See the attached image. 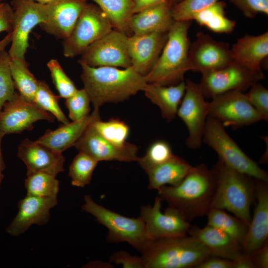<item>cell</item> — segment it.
<instances>
[{
  "label": "cell",
  "mask_w": 268,
  "mask_h": 268,
  "mask_svg": "<svg viewBox=\"0 0 268 268\" xmlns=\"http://www.w3.org/2000/svg\"><path fill=\"white\" fill-rule=\"evenodd\" d=\"M84 89L94 108L105 103L123 102L140 91L147 84L144 76L132 67L123 69L112 67H92L79 63Z\"/></svg>",
  "instance_id": "cell-2"
},
{
  "label": "cell",
  "mask_w": 268,
  "mask_h": 268,
  "mask_svg": "<svg viewBox=\"0 0 268 268\" xmlns=\"http://www.w3.org/2000/svg\"><path fill=\"white\" fill-rule=\"evenodd\" d=\"M39 120L53 123L55 117L34 102L29 101L16 93L6 102L0 112V129L5 135L31 131L33 124Z\"/></svg>",
  "instance_id": "cell-16"
},
{
  "label": "cell",
  "mask_w": 268,
  "mask_h": 268,
  "mask_svg": "<svg viewBox=\"0 0 268 268\" xmlns=\"http://www.w3.org/2000/svg\"><path fill=\"white\" fill-rule=\"evenodd\" d=\"M162 201V199L157 196L152 205L140 206L139 216L144 223L149 241L187 235L191 226L177 210L171 207L168 206L162 213L161 211Z\"/></svg>",
  "instance_id": "cell-15"
},
{
  "label": "cell",
  "mask_w": 268,
  "mask_h": 268,
  "mask_svg": "<svg viewBox=\"0 0 268 268\" xmlns=\"http://www.w3.org/2000/svg\"><path fill=\"white\" fill-rule=\"evenodd\" d=\"M233 261L234 268H254L250 256L244 252L239 259Z\"/></svg>",
  "instance_id": "cell-49"
},
{
  "label": "cell",
  "mask_w": 268,
  "mask_h": 268,
  "mask_svg": "<svg viewBox=\"0 0 268 268\" xmlns=\"http://www.w3.org/2000/svg\"><path fill=\"white\" fill-rule=\"evenodd\" d=\"M60 98V96L53 93L46 82L39 80L33 102L41 109L53 115L63 125H66L69 122L59 106Z\"/></svg>",
  "instance_id": "cell-35"
},
{
  "label": "cell",
  "mask_w": 268,
  "mask_h": 268,
  "mask_svg": "<svg viewBox=\"0 0 268 268\" xmlns=\"http://www.w3.org/2000/svg\"><path fill=\"white\" fill-rule=\"evenodd\" d=\"M196 268H234V264L232 260L211 256Z\"/></svg>",
  "instance_id": "cell-46"
},
{
  "label": "cell",
  "mask_w": 268,
  "mask_h": 268,
  "mask_svg": "<svg viewBox=\"0 0 268 268\" xmlns=\"http://www.w3.org/2000/svg\"><path fill=\"white\" fill-rule=\"evenodd\" d=\"M171 8L168 2L134 14L130 22L131 33L138 35L168 32L175 22Z\"/></svg>",
  "instance_id": "cell-26"
},
{
  "label": "cell",
  "mask_w": 268,
  "mask_h": 268,
  "mask_svg": "<svg viewBox=\"0 0 268 268\" xmlns=\"http://www.w3.org/2000/svg\"><path fill=\"white\" fill-rule=\"evenodd\" d=\"M110 262L121 265L124 268H144L141 257L133 256L124 250L117 251L111 255Z\"/></svg>",
  "instance_id": "cell-44"
},
{
  "label": "cell",
  "mask_w": 268,
  "mask_h": 268,
  "mask_svg": "<svg viewBox=\"0 0 268 268\" xmlns=\"http://www.w3.org/2000/svg\"><path fill=\"white\" fill-rule=\"evenodd\" d=\"M4 135V133L0 129V172H2L5 168L1 149V140Z\"/></svg>",
  "instance_id": "cell-51"
},
{
  "label": "cell",
  "mask_w": 268,
  "mask_h": 268,
  "mask_svg": "<svg viewBox=\"0 0 268 268\" xmlns=\"http://www.w3.org/2000/svg\"><path fill=\"white\" fill-rule=\"evenodd\" d=\"M18 157L25 164L26 175L43 172L54 176L64 171L65 157L47 145L28 138L23 140L18 147Z\"/></svg>",
  "instance_id": "cell-18"
},
{
  "label": "cell",
  "mask_w": 268,
  "mask_h": 268,
  "mask_svg": "<svg viewBox=\"0 0 268 268\" xmlns=\"http://www.w3.org/2000/svg\"><path fill=\"white\" fill-rule=\"evenodd\" d=\"M217 1L218 0H182L171 7V14L175 21H192L196 13Z\"/></svg>",
  "instance_id": "cell-40"
},
{
  "label": "cell",
  "mask_w": 268,
  "mask_h": 268,
  "mask_svg": "<svg viewBox=\"0 0 268 268\" xmlns=\"http://www.w3.org/2000/svg\"><path fill=\"white\" fill-rule=\"evenodd\" d=\"M255 182L257 202L243 246L249 255L261 248L268 237V182L255 179Z\"/></svg>",
  "instance_id": "cell-22"
},
{
  "label": "cell",
  "mask_w": 268,
  "mask_h": 268,
  "mask_svg": "<svg viewBox=\"0 0 268 268\" xmlns=\"http://www.w3.org/2000/svg\"><path fill=\"white\" fill-rule=\"evenodd\" d=\"M141 254L144 268H196L212 256L201 242L187 235L151 240Z\"/></svg>",
  "instance_id": "cell-3"
},
{
  "label": "cell",
  "mask_w": 268,
  "mask_h": 268,
  "mask_svg": "<svg viewBox=\"0 0 268 268\" xmlns=\"http://www.w3.org/2000/svg\"><path fill=\"white\" fill-rule=\"evenodd\" d=\"M206 216L207 225L221 230L244 246L249 229L245 222L221 209L211 208Z\"/></svg>",
  "instance_id": "cell-31"
},
{
  "label": "cell",
  "mask_w": 268,
  "mask_h": 268,
  "mask_svg": "<svg viewBox=\"0 0 268 268\" xmlns=\"http://www.w3.org/2000/svg\"><path fill=\"white\" fill-rule=\"evenodd\" d=\"M13 10L10 4L0 2V33L12 31L13 27Z\"/></svg>",
  "instance_id": "cell-45"
},
{
  "label": "cell",
  "mask_w": 268,
  "mask_h": 268,
  "mask_svg": "<svg viewBox=\"0 0 268 268\" xmlns=\"http://www.w3.org/2000/svg\"><path fill=\"white\" fill-rule=\"evenodd\" d=\"M12 33L11 31L8 33L0 41V52L5 50V48L8 45L11 41Z\"/></svg>",
  "instance_id": "cell-50"
},
{
  "label": "cell",
  "mask_w": 268,
  "mask_h": 268,
  "mask_svg": "<svg viewBox=\"0 0 268 268\" xmlns=\"http://www.w3.org/2000/svg\"><path fill=\"white\" fill-rule=\"evenodd\" d=\"M10 68L18 94L24 99L33 102L39 80L29 70L25 59L10 57Z\"/></svg>",
  "instance_id": "cell-32"
},
{
  "label": "cell",
  "mask_w": 268,
  "mask_h": 268,
  "mask_svg": "<svg viewBox=\"0 0 268 268\" xmlns=\"http://www.w3.org/2000/svg\"><path fill=\"white\" fill-rule=\"evenodd\" d=\"M208 104V116L219 121L224 127L238 128L262 120L246 94L240 91H229L215 96Z\"/></svg>",
  "instance_id": "cell-11"
},
{
  "label": "cell",
  "mask_w": 268,
  "mask_h": 268,
  "mask_svg": "<svg viewBox=\"0 0 268 268\" xmlns=\"http://www.w3.org/2000/svg\"><path fill=\"white\" fill-rule=\"evenodd\" d=\"M254 268H268V245L267 244L253 252L250 255Z\"/></svg>",
  "instance_id": "cell-47"
},
{
  "label": "cell",
  "mask_w": 268,
  "mask_h": 268,
  "mask_svg": "<svg viewBox=\"0 0 268 268\" xmlns=\"http://www.w3.org/2000/svg\"><path fill=\"white\" fill-rule=\"evenodd\" d=\"M128 36L112 29L90 45L81 55L78 63L92 67H112L124 68L132 67L128 50Z\"/></svg>",
  "instance_id": "cell-12"
},
{
  "label": "cell",
  "mask_w": 268,
  "mask_h": 268,
  "mask_svg": "<svg viewBox=\"0 0 268 268\" xmlns=\"http://www.w3.org/2000/svg\"><path fill=\"white\" fill-rule=\"evenodd\" d=\"M58 203L57 199L27 194L17 203L18 212L6 232L13 236L23 234L33 224H45L50 218V211Z\"/></svg>",
  "instance_id": "cell-21"
},
{
  "label": "cell",
  "mask_w": 268,
  "mask_h": 268,
  "mask_svg": "<svg viewBox=\"0 0 268 268\" xmlns=\"http://www.w3.org/2000/svg\"><path fill=\"white\" fill-rule=\"evenodd\" d=\"M4 0H0V2H2V1H4Z\"/></svg>",
  "instance_id": "cell-55"
},
{
  "label": "cell",
  "mask_w": 268,
  "mask_h": 268,
  "mask_svg": "<svg viewBox=\"0 0 268 268\" xmlns=\"http://www.w3.org/2000/svg\"><path fill=\"white\" fill-rule=\"evenodd\" d=\"M233 61L253 70H261L268 55V32L258 35H245L230 48Z\"/></svg>",
  "instance_id": "cell-25"
},
{
  "label": "cell",
  "mask_w": 268,
  "mask_h": 268,
  "mask_svg": "<svg viewBox=\"0 0 268 268\" xmlns=\"http://www.w3.org/2000/svg\"><path fill=\"white\" fill-rule=\"evenodd\" d=\"M167 38L168 32L129 36L128 50L132 67L144 76L147 74L159 57Z\"/></svg>",
  "instance_id": "cell-19"
},
{
  "label": "cell",
  "mask_w": 268,
  "mask_h": 268,
  "mask_svg": "<svg viewBox=\"0 0 268 268\" xmlns=\"http://www.w3.org/2000/svg\"><path fill=\"white\" fill-rule=\"evenodd\" d=\"M82 209L94 216L108 230L109 243L126 242L140 253L149 242L144 223L140 217L123 216L97 203L90 195L84 197Z\"/></svg>",
  "instance_id": "cell-6"
},
{
  "label": "cell",
  "mask_w": 268,
  "mask_h": 268,
  "mask_svg": "<svg viewBox=\"0 0 268 268\" xmlns=\"http://www.w3.org/2000/svg\"><path fill=\"white\" fill-rule=\"evenodd\" d=\"M182 0H169V3L172 7L173 6L175 5V4L178 3L179 2H181Z\"/></svg>",
  "instance_id": "cell-53"
},
{
  "label": "cell",
  "mask_w": 268,
  "mask_h": 268,
  "mask_svg": "<svg viewBox=\"0 0 268 268\" xmlns=\"http://www.w3.org/2000/svg\"><path fill=\"white\" fill-rule=\"evenodd\" d=\"M201 74L202 93L204 97L211 99L231 91L244 92L264 77L262 70H253L234 61L222 68Z\"/></svg>",
  "instance_id": "cell-9"
},
{
  "label": "cell",
  "mask_w": 268,
  "mask_h": 268,
  "mask_svg": "<svg viewBox=\"0 0 268 268\" xmlns=\"http://www.w3.org/2000/svg\"><path fill=\"white\" fill-rule=\"evenodd\" d=\"M218 182L214 167L204 163L193 166L183 180L176 186L165 185L157 190L158 196L168 206L177 210L190 222L207 215L211 209Z\"/></svg>",
  "instance_id": "cell-1"
},
{
  "label": "cell",
  "mask_w": 268,
  "mask_h": 268,
  "mask_svg": "<svg viewBox=\"0 0 268 268\" xmlns=\"http://www.w3.org/2000/svg\"><path fill=\"white\" fill-rule=\"evenodd\" d=\"M192 20L175 21L168 32L166 43L150 71L144 76L147 83L170 86L184 80L189 71L190 43L188 31Z\"/></svg>",
  "instance_id": "cell-4"
},
{
  "label": "cell",
  "mask_w": 268,
  "mask_h": 268,
  "mask_svg": "<svg viewBox=\"0 0 268 268\" xmlns=\"http://www.w3.org/2000/svg\"><path fill=\"white\" fill-rule=\"evenodd\" d=\"M106 14L114 29L130 36V22L134 14L133 0H91Z\"/></svg>",
  "instance_id": "cell-29"
},
{
  "label": "cell",
  "mask_w": 268,
  "mask_h": 268,
  "mask_svg": "<svg viewBox=\"0 0 268 268\" xmlns=\"http://www.w3.org/2000/svg\"><path fill=\"white\" fill-rule=\"evenodd\" d=\"M87 0H55L45 4L46 19L39 25L47 33L63 40L71 33Z\"/></svg>",
  "instance_id": "cell-20"
},
{
  "label": "cell",
  "mask_w": 268,
  "mask_h": 268,
  "mask_svg": "<svg viewBox=\"0 0 268 268\" xmlns=\"http://www.w3.org/2000/svg\"><path fill=\"white\" fill-rule=\"evenodd\" d=\"M247 98L259 113L262 120L268 121V90L259 82L252 85L246 94Z\"/></svg>",
  "instance_id": "cell-42"
},
{
  "label": "cell",
  "mask_w": 268,
  "mask_h": 268,
  "mask_svg": "<svg viewBox=\"0 0 268 268\" xmlns=\"http://www.w3.org/2000/svg\"><path fill=\"white\" fill-rule=\"evenodd\" d=\"M53 82L61 98H67L73 95L77 90L73 81L64 71L59 62L51 59L47 63Z\"/></svg>",
  "instance_id": "cell-39"
},
{
  "label": "cell",
  "mask_w": 268,
  "mask_h": 268,
  "mask_svg": "<svg viewBox=\"0 0 268 268\" xmlns=\"http://www.w3.org/2000/svg\"><path fill=\"white\" fill-rule=\"evenodd\" d=\"M185 88L184 80L170 86L147 83L143 91L147 98L159 108L162 117L170 122L177 116Z\"/></svg>",
  "instance_id": "cell-27"
},
{
  "label": "cell",
  "mask_w": 268,
  "mask_h": 268,
  "mask_svg": "<svg viewBox=\"0 0 268 268\" xmlns=\"http://www.w3.org/2000/svg\"><path fill=\"white\" fill-rule=\"evenodd\" d=\"M174 155L170 144L167 141L158 140L152 142L148 147L145 155L141 157H138L136 161L144 169L164 163Z\"/></svg>",
  "instance_id": "cell-37"
},
{
  "label": "cell",
  "mask_w": 268,
  "mask_h": 268,
  "mask_svg": "<svg viewBox=\"0 0 268 268\" xmlns=\"http://www.w3.org/2000/svg\"><path fill=\"white\" fill-rule=\"evenodd\" d=\"M202 142L213 149L218 160L227 166L255 179L268 182V172L240 148L219 121L209 116L206 119Z\"/></svg>",
  "instance_id": "cell-7"
},
{
  "label": "cell",
  "mask_w": 268,
  "mask_h": 268,
  "mask_svg": "<svg viewBox=\"0 0 268 268\" xmlns=\"http://www.w3.org/2000/svg\"><path fill=\"white\" fill-rule=\"evenodd\" d=\"M249 18H254L259 13L268 14V0H229Z\"/></svg>",
  "instance_id": "cell-43"
},
{
  "label": "cell",
  "mask_w": 268,
  "mask_h": 268,
  "mask_svg": "<svg viewBox=\"0 0 268 268\" xmlns=\"http://www.w3.org/2000/svg\"><path fill=\"white\" fill-rule=\"evenodd\" d=\"M225 4L217 1L196 13L193 17L200 25L205 26L213 32L229 33L234 30L236 21L225 15Z\"/></svg>",
  "instance_id": "cell-30"
},
{
  "label": "cell",
  "mask_w": 268,
  "mask_h": 268,
  "mask_svg": "<svg viewBox=\"0 0 268 268\" xmlns=\"http://www.w3.org/2000/svg\"><path fill=\"white\" fill-rule=\"evenodd\" d=\"M185 92L179 106L177 116L185 124L188 136L186 143L190 148H199L208 116L209 104L204 99L199 83L188 79L185 81Z\"/></svg>",
  "instance_id": "cell-10"
},
{
  "label": "cell",
  "mask_w": 268,
  "mask_h": 268,
  "mask_svg": "<svg viewBox=\"0 0 268 268\" xmlns=\"http://www.w3.org/2000/svg\"><path fill=\"white\" fill-rule=\"evenodd\" d=\"M27 194L43 198L57 199L59 181L56 176L43 172L28 176L25 180Z\"/></svg>",
  "instance_id": "cell-33"
},
{
  "label": "cell",
  "mask_w": 268,
  "mask_h": 268,
  "mask_svg": "<svg viewBox=\"0 0 268 268\" xmlns=\"http://www.w3.org/2000/svg\"><path fill=\"white\" fill-rule=\"evenodd\" d=\"M213 167L218 182L211 208L227 210L249 226L251 206L256 199L255 179L219 160Z\"/></svg>",
  "instance_id": "cell-5"
},
{
  "label": "cell",
  "mask_w": 268,
  "mask_h": 268,
  "mask_svg": "<svg viewBox=\"0 0 268 268\" xmlns=\"http://www.w3.org/2000/svg\"><path fill=\"white\" fill-rule=\"evenodd\" d=\"M133 1L134 14L155 5L169 2V0H133Z\"/></svg>",
  "instance_id": "cell-48"
},
{
  "label": "cell",
  "mask_w": 268,
  "mask_h": 268,
  "mask_svg": "<svg viewBox=\"0 0 268 268\" xmlns=\"http://www.w3.org/2000/svg\"><path fill=\"white\" fill-rule=\"evenodd\" d=\"M99 109L94 108L91 114L72 121L54 131L48 130L37 140L60 153L74 146L88 127L100 119Z\"/></svg>",
  "instance_id": "cell-24"
},
{
  "label": "cell",
  "mask_w": 268,
  "mask_h": 268,
  "mask_svg": "<svg viewBox=\"0 0 268 268\" xmlns=\"http://www.w3.org/2000/svg\"><path fill=\"white\" fill-rule=\"evenodd\" d=\"M98 161L82 152L73 158L69 168L68 176L72 186L84 187L88 185Z\"/></svg>",
  "instance_id": "cell-34"
},
{
  "label": "cell",
  "mask_w": 268,
  "mask_h": 268,
  "mask_svg": "<svg viewBox=\"0 0 268 268\" xmlns=\"http://www.w3.org/2000/svg\"><path fill=\"white\" fill-rule=\"evenodd\" d=\"M93 123L88 127L74 145L79 152L87 154L98 162L137 161L138 148L135 145L127 142L124 145L119 146L113 143L97 132Z\"/></svg>",
  "instance_id": "cell-17"
},
{
  "label": "cell",
  "mask_w": 268,
  "mask_h": 268,
  "mask_svg": "<svg viewBox=\"0 0 268 268\" xmlns=\"http://www.w3.org/2000/svg\"><path fill=\"white\" fill-rule=\"evenodd\" d=\"M3 178L4 175L2 173V172H0V186L3 179Z\"/></svg>",
  "instance_id": "cell-54"
},
{
  "label": "cell",
  "mask_w": 268,
  "mask_h": 268,
  "mask_svg": "<svg viewBox=\"0 0 268 268\" xmlns=\"http://www.w3.org/2000/svg\"><path fill=\"white\" fill-rule=\"evenodd\" d=\"M113 29L103 11L97 4L87 2L71 33L63 40L64 55L72 58L81 55L90 45Z\"/></svg>",
  "instance_id": "cell-8"
},
{
  "label": "cell",
  "mask_w": 268,
  "mask_h": 268,
  "mask_svg": "<svg viewBox=\"0 0 268 268\" xmlns=\"http://www.w3.org/2000/svg\"><path fill=\"white\" fill-rule=\"evenodd\" d=\"M233 61L229 44L217 41L208 34L199 32L190 43L189 70L202 73L222 68Z\"/></svg>",
  "instance_id": "cell-14"
},
{
  "label": "cell",
  "mask_w": 268,
  "mask_h": 268,
  "mask_svg": "<svg viewBox=\"0 0 268 268\" xmlns=\"http://www.w3.org/2000/svg\"><path fill=\"white\" fill-rule=\"evenodd\" d=\"M35 1L43 4H48L55 0H33Z\"/></svg>",
  "instance_id": "cell-52"
},
{
  "label": "cell",
  "mask_w": 268,
  "mask_h": 268,
  "mask_svg": "<svg viewBox=\"0 0 268 268\" xmlns=\"http://www.w3.org/2000/svg\"><path fill=\"white\" fill-rule=\"evenodd\" d=\"M97 132L104 138L119 145L126 144L130 133L129 126L119 119H111L102 121L99 119L93 123Z\"/></svg>",
  "instance_id": "cell-36"
},
{
  "label": "cell",
  "mask_w": 268,
  "mask_h": 268,
  "mask_svg": "<svg viewBox=\"0 0 268 268\" xmlns=\"http://www.w3.org/2000/svg\"><path fill=\"white\" fill-rule=\"evenodd\" d=\"M193 166L174 155L168 161L143 169L148 178V189L157 190L165 185L176 186L188 174Z\"/></svg>",
  "instance_id": "cell-28"
},
{
  "label": "cell",
  "mask_w": 268,
  "mask_h": 268,
  "mask_svg": "<svg viewBox=\"0 0 268 268\" xmlns=\"http://www.w3.org/2000/svg\"><path fill=\"white\" fill-rule=\"evenodd\" d=\"M188 233L201 242L212 256L235 261L243 254L244 247L236 240L213 226L206 224L202 228L191 226Z\"/></svg>",
  "instance_id": "cell-23"
},
{
  "label": "cell",
  "mask_w": 268,
  "mask_h": 268,
  "mask_svg": "<svg viewBox=\"0 0 268 268\" xmlns=\"http://www.w3.org/2000/svg\"><path fill=\"white\" fill-rule=\"evenodd\" d=\"M90 99L86 90L77 89L66 99L65 105L68 111L69 118L72 121L79 120L89 115Z\"/></svg>",
  "instance_id": "cell-41"
},
{
  "label": "cell",
  "mask_w": 268,
  "mask_h": 268,
  "mask_svg": "<svg viewBox=\"0 0 268 268\" xmlns=\"http://www.w3.org/2000/svg\"><path fill=\"white\" fill-rule=\"evenodd\" d=\"M10 5L13 20L11 46L8 52L11 58L25 59L29 34L46 19V6L33 0H11Z\"/></svg>",
  "instance_id": "cell-13"
},
{
  "label": "cell",
  "mask_w": 268,
  "mask_h": 268,
  "mask_svg": "<svg viewBox=\"0 0 268 268\" xmlns=\"http://www.w3.org/2000/svg\"><path fill=\"white\" fill-rule=\"evenodd\" d=\"M10 57L3 50L0 52V112L4 104L16 94L10 68Z\"/></svg>",
  "instance_id": "cell-38"
}]
</instances>
